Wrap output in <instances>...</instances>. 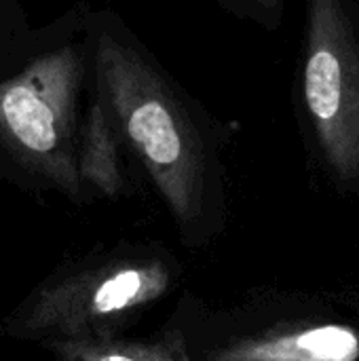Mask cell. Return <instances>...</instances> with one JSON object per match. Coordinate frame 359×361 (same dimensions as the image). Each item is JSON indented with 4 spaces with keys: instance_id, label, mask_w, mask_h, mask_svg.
<instances>
[{
    "instance_id": "cell-1",
    "label": "cell",
    "mask_w": 359,
    "mask_h": 361,
    "mask_svg": "<svg viewBox=\"0 0 359 361\" xmlns=\"http://www.w3.org/2000/svg\"><path fill=\"white\" fill-rule=\"evenodd\" d=\"M91 89L174 218L190 226L205 201L212 142L201 106L112 11L87 8Z\"/></svg>"
},
{
    "instance_id": "cell-2",
    "label": "cell",
    "mask_w": 359,
    "mask_h": 361,
    "mask_svg": "<svg viewBox=\"0 0 359 361\" xmlns=\"http://www.w3.org/2000/svg\"><path fill=\"white\" fill-rule=\"evenodd\" d=\"M87 8L78 4L59 17L53 38L0 78V152L70 197L83 190L80 99L91 87Z\"/></svg>"
},
{
    "instance_id": "cell-3",
    "label": "cell",
    "mask_w": 359,
    "mask_h": 361,
    "mask_svg": "<svg viewBox=\"0 0 359 361\" xmlns=\"http://www.w3.org/2000/svg\"><path fill=\"white\" fill-rule=\"evenodd\" d=\"M305 106L330 169L359 178V42L341 0H309Z\"/></svg>"
},
{
    "instance_id": "cell-4",
    "label": "cell",
    "mask_w": 359,
    "mask_h": 361,
    "mask_svg": "<svg viewBox=\"0 0 359 361\" xmlns=\"http://www.w3.org/2000/svg\"><path fill=\"white\" fill-rule=\"evenodd\" d=\"M171 286L163 262L106 264L44 288L19 322V332L57 341L112 338L121 319L159 300Z\"/></svg>"
},
{
    "instance_id": "cell-5",
    "label": "cell",
    "mask_w": 359,
    "mask_h": 361,
    "mask_svg": "<svg viewBox=\"0 0 359 361\" xmlns=\"http://www.w3.org/2000/svg\"><path fill=\"white\" fill-rule=\"evenodd\" d=\"M359 336L341 324L307 326L241 338L216 349L209 361H358Z\"/></svg>"
},
{
    "instance_id": "cell-6",
    "label": "cell",
    "mask_w": 359,
    "mask_h": 361,
    "mask_svg": "<svg viewBox=\"0 0 359 361\" xmlns=\"http://www.w3.org/2000/svg\"><path fill=\"white\" fill-rule=\"evenodd\" d=\"M123 140L97 93L89 87V108L80 121L78 137V176L104 195L123 190Z\"/></svg>"
},
{
    "instance_id": "cell-7",
    "label": "cell",
    "mask_w": 359,
    "mask_h": 361,
    "mask_svg": "<svg viewBox=\"0 0 359 361\" xmlns=\"http://www.w3.org/2000/svg\"><path fill=\"white\" fill-rule=\"evenodd\" d=\"M59 361H195L178 330L140 341H55Z\"/></svg>"
},
{
    "instance_id": "cell-8",
    "label": "cell",
    "mask_w": 359,
    "mask_h": 361,
    "mask_svg": "<svg viewBox=\"0 0 359 361\" xmlns=\"http://www.w3.org/2000/svg\"><path fill=\"white\" fill-rule=\"evenodd\" d=\"M57 21L34 30L21 0H0V78L28 63L55 34Z\"/></svg>"
},
{
    "instance_id": "cell-9",
    "label": "cell",
    "mask_w": 359,
    "mask_h": 361,
    "mask_svg": "<svg viewBox=\"0 0 359 361\" xmlns=\"http://www.w3.org/2000/svg\"><path fill=\"white\" fill-rule=\"evenodd\" d=\"M224 11L252 19L260 25L275 27L281 17V2L284 0H216Z\"/></svg>"
}]
</instances>
